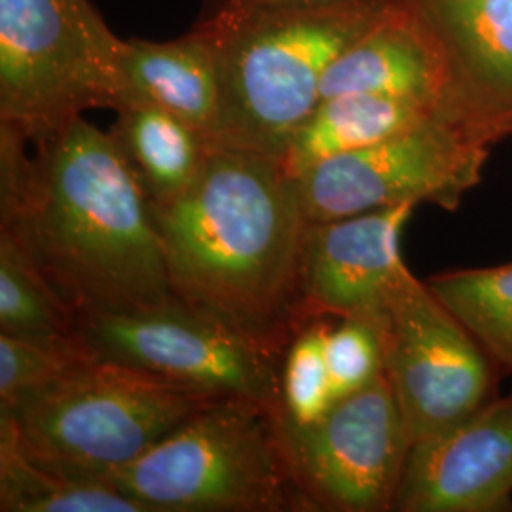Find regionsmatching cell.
I'll list each match as a JSON object with an SVG mask.
<instances>
[{
  "instance_id": "obj_1",
  "label": "cell",
  "mask_w": 512,
  "mask_h": 512,
  "mask_svg": "<svg viewBox=\"0 0 512 512\" xmlns=\"http://www.w3.org/2000/svg\"><path fill=\"white\" fill-rule=\"evenodd\" d=\"M29 145L0 122V234L76 319L179 306L152 202L110 131L78 116Z\"/></svg>"
},
{
  "instance_id": "obj_2",
  "label": "cell",
  "mask_w": 512,
  "mask_h": 512,
  "mask_svg": "<svg viewBox=\"0 0 512 512\" xmlns=\"http://www.w3.org/2000/svg\"><path fill=\"white\" fill-rule=\"evenodd\" d=\"M152 211L179 304L283 363L311 325L302 285L311 220L281 162L211 147L196 183Z\"/></svg>"
},
{
  "instance_id": "obj_3",
  "label": "cell",
  "mask_w": 512,
  "mask_h": 512,
  "mask_svg": "<svg viewBox=\"0 0 512 512\" xmlns=\"http://www.w3.org/2000/svg\"><path fill=\"white\" fill-rule=\"evenodd\" d=\"M393 0H325L207 18L217 42L220 116L213 147L281 160L321 101L332 63L384 16Z\"/></svg>"
},
{
  "instance_id": "obj_4",
  "label": "cell",
  "mask_w": 512,
  "mask_h": 512,
  "mask_svg": "<svg viewBox=\"0 0 512 512\" xmlns=\"http://www.w3.org/2000/svg\"><path fill=\"white\" fill-rule=\"evenodd\" d=\"M147 512H315L294 469L285 408L220 397L101 478Z\"/></svg>"
},
{
  "instance_id": "obj_5",
  "label": "cell",
  "mask_w": 512,
  "mask_h": 512,
  "mask_svg": "<svg viewBox=\"0 0 512 512\" xmlns=\"http://www.w3.org/2000/svg\"><path fill=\"white\" fill-rule=\"evenodd\" d=\"M220 397L92 355L54 384L0 406L38 465L101 480L133 463Z\"/></svg>"
},
{
  "instance_id": "obj_6",
  "label": "cell",
  "mask_w": 512,
  "mask_h": 512,
  "mask_svg": "<svg viewBox=\"0 0 512 512\" xmlns=\"http://www.w3.org/2000/svg\"><path fill=\"white\" fill-rule=\"evenodd\" d=\"M128 40L90 0H0V122L37 145L129 99Z\"/></svg>"
},
{
  "instance_id": "obj_7",
  "label": "cell",
  "mask_w": 512,
  "mask_h": 512,
  "mask_svg": "<svg viewBox=\"0 0 512 512\" xmlns=\"http://www.w3.org/2000/svg\"><path fill=\"white\" fill-rule=\"evenodd\" d=\"M509 124L442 112L376 145L325 160L296 177L311 222L429 203L456 211L482 181L490 147Z\"/></svg>"
},
{
  "instance_id": "obj_8",
  "label": "cell",
  "mask_w": 512,
  "mask_h": 512,
  "mask_svg": "<svg viewBox=\"0 0 512 512\" xmlns=\"http://www.w3.org/2000/svg\"><path fill=\"white\" fill-rule=\"evenodd\" d=\"M372 327L412 444L490 403L494 363L408 268L387 294Z\"/></svg>"
},
{
  "instance_id": "obj_9",
  "label": "cell",
  "mask_w": 512,
  "mask_h": 512,
  "mask_svg": "<svg viewBox=\"0 0 512 512\" xmlns=\"http://www.w3.org/2000/svg\"><path fill=\"white\" fill-rule=\"evenodd\" d=\"M285 427L315 512L393 511L412 439L384 372L321 420L293 425L285 416Z\"/></svg>"
},
{
  "instance_id": "obj_10",
  "label": "cell",
  "mask_w": 512,
  "mask_h": 512,
  "mask_svg": "<svg viewBox=\"0 0 512 512\" xmlns=\"http://www.w3.org/2000/svg\"><path fill=\"white\" fill-rule=\"evenodd\" d=\"M78 334L97 357L217 395L283 406V363L181 304L84 317Z\"/></svg>"
},
{
  "instance_id": "obj_11",
  "label": "cell",
  "mask_w": 512,
  "mask_h": 512,
  "mask_svg": "<svg viewBox=\"0 0 512 512\" xmlns=\"http://www.w3.org/2000/svg\"><path fill=\"white\" fill-rule=\"evenodd\" d=\"M512 505V397L416 440L393 503L397 512H495Z\"/></svg>"
},
{
  "instance_id": "obj_12",
  "label": "cell",
  "mask_w": 512,
  "mask_h": 512,
  "mask_svg": "<svg viewBox=\"0 0 512 512\" xmlns=\"http://www.w3.org/2000/svg\"><path fill=\"white\" fill-rule=\"evenodd\" d=\"M344 93L410 99L490 118L469 101L456 57L414 0H393L384 16L332 63L321 99Z\"/></svg>"
},
{
  "instance_id": "obj_13",
  "label": "cell",
  "mask_w": 512,
  "mask_h": 512,
  "mask_svg": "<svg viewBox=\"0 0 512 512\" xmlns=\"http://www.w3.org/2000/svg\"><path fill=\"white\" fill-rule=\"evenodd\" d=\"M416 205L311 222L304 255V304L311 323H374L404 270L401 236Z\"/></svg>"
},
{
  "instance_id": "obj_14",
  "label": "cell",
  "mask_w": 512,
  "mask_h": 512,
  "mask_svg": "<svg viewBox=\"0 0 512 512\" xmlns=\"http://www.w3.org/2000/svg\"><path fill=\"white\" fill-rule=\"evenodd\" d=\"M129 99H145L175 114L213 147L220 116V74L213 33L198 25L167 40H128Z\"/></svg>"
},
{
  "instance_id": "obj_15",
  "label": "cell",
  "mask_w": 512,
  "mask_h": 512,
  "mask_svg": "<svg viewBox=\"0 0 512 512\" xmlns=\"http://www.w3.org/2000/svg\"><path fill=\"white\" fill-rule=\"evenodd\" d=\"M454 46L476 110L512 124V0H414Z\"/></svg>"
},
{
  "instance_id": "obj_16",
  "label": "cell",
  "mask_w": 512,
  "mask_h": 512,
  "mask_svg": "<svg viewBox=\"0 0 512 512\" xmlns=\"http://www.w3.org/2000/svg\"><path fill=\"white\" fill-rule=\"evenodd\" d=\"M442 112L452 110L370 93L327 97L294 131L279 162L296 179L325 160L376 145Z\"/></svg>"
},
{
  "instance_id": "obj_17",
  "label": "cell",
  "mask_w": 512,
  "mask_h": 512,
  "mask_svg": "<svg viewBox=\"0 0 512 512\" xmlns=\"http://www.w3.org/2000/svg\"><path fill=\"white\" fill-rule=\"evenodd\" d=\"M116 112L110 135L147 190L152 205L181 198L196 183L211 145L181 118L145 101L128 99Z\"/></svg>"
},
{
  "instance_id": "obj_18",
  "label": "cell",
  "mask_w": 512,
  "mask_h": 512,
  "mask_svg": "<svg viewBox=\"0 0 512 512\" xmlns=\"http://www.w3.org/2000/svg\"><path fill=\"white\" fill-rule=\"evenodd\" d=\"M0 511L147 512L114 486L50 471L19 446L12 418L0 410Z\"/></svg>"
},
{
  "instance_id": "obj_19",
  "label": "cell",
  "mask_w": 512,
  "mask_h": 512,
  "mask_svg": "<svg viewBox=\"0 0 512 512\" xmlns=\"http://www.w3.org/2000/svg\"><path fill=\"white\" fill-rule=\"evenodd\" d=\"M425 283L471 332L495 370L512 374V260L442 272Z\"/></svg>"
},
{
  "instance_id": "obj_20",
  "label": "cell",
  "mask_w": 512,
  "mask_h": 512,
  "mask_svg": "<svg viewBox=\"0 0 512 512\" xmlns=\"http://www.w3.org/2000/svg\"><path fill=\"white\" fill-rule=\"evenodd\" d=\"M0 334L35 342H78V319L18 245L0 234Z\"/></svg>"
},
{
  "instance_id": "obj_21",
  "label": "cell",
  "mask_w": 512,
  "mask_h": 512,
  "mask_svg": "<svg viewBox=\"0 0 512 512\" xmlns=\"http://www.w3.org/2000/svg\"><path fill=\"white\" fill-rule=\"evenodd\" d=\"M93 353L78 342H35L0 334V406L54 384Z\"/></svg>"
},
{
  "instance_id": "obj_22",
  "label": "cell",
  "mask_w": 512,
  "mask_h": 512,
  "mask_svg": "<svg viewBox=\"0 0 512 512\" xmlns=\"http://www.w3.org/2000/svg\"><path fill=\"white\" fill-rule=\"evenodd\" d=\"M330 321L311 323L294 338L283 359V406L293 425L321 420L334 404L325 361V332Z\"/></svg>"
},
{
  "instance_id": "obj_23",
  "label": "cell",
  "mask_w": 512,
  "mask_h": 512,
  "mask_svg": "<svg viewBox=\"0 0 512 512\" xmlns=\"http://www.w3.org/2000/svg\"><path fill=\"white\" fill-rule=\"evenodd\" d=\"M325 361L334 403L372 384L382 372V348L372 325L359 319L332 321L325 332Z\"/></svg>"
},
{
  "instance_id": "obj_24",
  "label": "cell",
  "mask_w": 512,
  "mask_h": 512,
  "mask_svg": "<svg viewBox=\"0 0 512 512\" xmlns=\"http://www.w3.org/2000/svg\"><path fill=\"white\" fill-rule=\"evenodd\" d=\"M315 2H325V0H222L217 12L211 18H238V16L255 12V10L304 6V4H315Z\"/></svg>"
}]
</instances>
